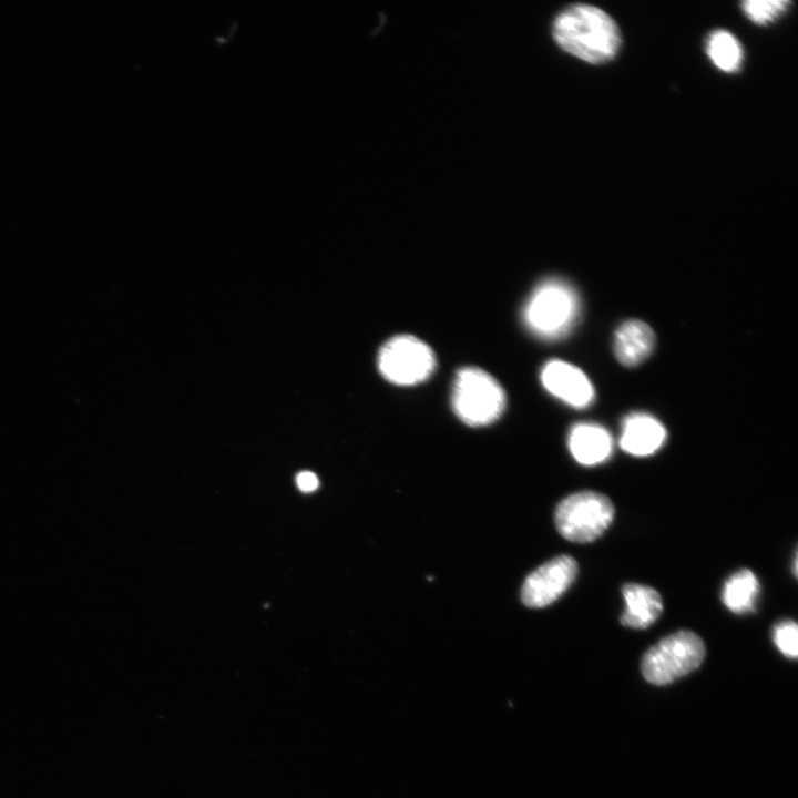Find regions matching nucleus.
Instances as JSON below:
<instances>
[{
	"instance_id": "f257e3e1",
	"label": "nucleus",
	"mask_w": 798,
	"mask_h": 798,
	"mask_svg": "<svg viewBox=\"0 0 798 798\" xmlns=\"http://www.w3.org/2000/svg\"><path fill=\"white\" fill-rule=\"evenodd\" d=\"M552 34L565 52L593 64L612 60L621 47L615 21L602 9L577 3L555 18Z\"/></svg>"
},
{
	"instance_id": "f03ea898",
	"label": "nucleus",
	"mask_w": 798,
	"mask_h": 798,
	"mask_svg": "<svg viewBox=\"0 0 798 798\" xmlns=\"http://www.w3.org/2000/svg\"><path fill=\"white\" fill-rule=\"evenodd\" d=\"M579 313L575 289L565 280L553 277L534 288L524 305L523 321L536 337L556 340L573 328Z\"/></svg>"
},
{
	"instance_id": "7ed1b4c3",
	"label": "nucleus",
	"mask_w": 798,
	"mask_h": 798,
	"mask_svg": "<svg viewBox=\"0 0 798 798\" xmlns=\"http://www.w3.org/2000/svg\"><path fill=\"white\" fill-rule=\"evenodd\" d=\"M505 407V393L487 371L466 367L457 372L452 388V408L468 426L482 427L494 422Z\"/></svg>"
},
{
	"instance_id": "20e7f679",
	"label": "nucleus",
	"mask_w": 798,
	"mask_h": 798,
	"mask_svg": "<svg viewBox=\"0 0 798 798\" xmlns=\"http://www.w3.org/2000/svg\"><path fill=\"white\" fill-rule=\"evenodd\" d=\"M705 654L702 637L681 630L663 637L644 654L641 671L648 683L666 685L697 669Z\"/></svg>"
},
{
	"instance_id": "39448f33",
	"label": "nucleus",
	"mask_w": 798,
	"mask_h": 798,
	"mask_svg": "<svg viewBox=\"0 0 798 798\" xmlns=\"http://www.w3.org/2000/svg\"><path fill=\"white\" fill-rule=\"evenodd\" d=\"M615 508L611 499L597 491L584 490L564 498L556 507L554 522L559 533L575 543L600 538L611 525Z\"/></svg>"
},
{
	"instance_id": "423d86ee",
	"label": "nucleus",
	"mask_w": 798,
	"mask_h": 798,
	"mask_svg": "<svg viewBox=\"0 0 798 798\" xmlns=\"http://www.w3.org/2000/svg\"><path fill=\"white\" fill-rule=\"evenodd\" d=\"M377 365L382 377L398 386L417 385L433 372L436 357L432 349L411 335H398L380 348Z\"/></svg>"
},
{
	"instance_id": "0eeeda50",
	"label": "nucleus",
	"mask_w": 798,
	"mask_h": 798,
	"mask_svg": "<svg viewBox=\"0 0 798 798\" xmlns=\"http://www.w3.org/2000/svg\"><path fill=\"white\" fill-rule=\"evenodd\" d=\"M577 563L570 555H559L533 571L523 582L524 605L541 608L556 601L574 582Z\"/></svg>"
},
{
	"instance_id": "6e6552de",
	"label": "nucleus",
	"mask_w": 798,
	"mask_h": 798,
	"mask_svg": "<svg viewBox=\"0 0 798 798\" xmlns=\"http://www.w3.org/2000/svg\"><path fill=\"white\" fill-rule=\"evenodd\" d=\"M541 381L551 395L574 408H585L594 399V388L590 379L567 361H548L542 368Z\"/></svg>"
},
{
	"instance_id": "1a4fd4ad",
	"label": "nucleus",
	"mask_w": 798,
	"mask_h": 798,
	"mask_svg": "<svg viewBox=\"0 0 798 798\" xmlns=\"http://www.w3.org/2000/svg\"><path fill=\"white\" fill-rule=\"evenodd\" d=\"M666 436V429L656 418L635 412L623 421L620 446L630 454L645 457L656 452Z\"/></svg>"
},
{
	"instance_id": "9d476101",
	"label": "nucleus",
	"mask_w": 798,
	"mask_h": 798,
	"mask_svg": "<svg viewBox=\"0 0 798 798\" xmlns=\"http://www.w3.org/2000/svg\"><path fill=\"white\" fill-rule=\"evenodd\" d=\"M625 600V611L621 616V624L625 627L643 630L651 626L663 612V601L659 593L638 583H626L622 587Z\"/></svg>"
},
{
	"instance_id": "9b49d317",
	"label": "nucleus",
	"mask_w": 798,
	"mask_h": 798,
	"mask_svg": "<svg viewBox=\"0 0 798 798\" xmlns=\"http://www.w3.org/2000/svg\"><path fill=\"white\" fill-rule=\"evenodd\" d=\"M613 441L602 426L582 422L575 424L569 434V449L573 458L583 466H595L607 460Z\"/></svg>"
},
{
	"instance_id": "f8f14e48",
	"label": "nucleus",
	"mask_w": 798,
	"mask_h": 798,
	"mask_svg": "<svg viewBox=\"0 0 798 798\" xmlns=\"http://www.w3.org/2000/svg\"><path fill=\"white\" fill-rule=\"evenodd\" d=\"M655 345V335L644 321L631 319L624 321L614 335V352L617 360L627 367L644 361Z\"/></svg>"
},
{
	"instance_id": "ddd939ff",
	"label": "nucleus",
	"mask_w": 798,
	"mask_h": 798,
	"mask_svg": "<svg viewBox=\"0 0 798 798\" xmlns=\"http://www.w3.org/2000/svg\"><path fill=\"white\" fill-rule=\"evenodd\" d=\"M758 593L759 583L756 575L748 569H741L726 580L722 600L733 613L744 614L754 610Z\"/></svg>"
},
{
	"instance_id": "4468645a",
	"label": "nucleus",
	"mask_w": 798,
	"mask_h": 798,
	"mask_svg": "<svg viewBox=\"0 0 798 798\" xmlns=\"http://www.w3.org/2000/svg\"><path fill=\"white\" fill-rule=\"evenodd\" d=\"M707 54L713 63L725 72L738 71L743 62V49L728 31L716 30L707 40Z\"/></svg>"
},
{
	"instance_id": "2eb2a0df",
	"label": "nucleus",
	"mask_w": 798,
	"mask_h": 798,
	"mask_svg": "<svg viewBox=\"0 0 798 798\" xmlns=\"http://www.w3.org/2000/svg\"><path fill=\"white\" fill-rule=\"evenodd\" d=\"M790 6L787 0H747L741 3L746 17L757 24H766L780 17Z\"/></svg>"
},
{
	"instance_id": "dca6fc26",
	"label": "nucleus",
	"mask_w": 798,
	"mask_h": 798,
	"mask_svg": "<svg viewBox=\"0 0 798 798\" xmlns=\"http://www.w3.org/2000/svg\"><path fill=\"white\" fill-rule=\"evenodd\" d=\"M774 642L778 649L787 657L796 658L798 655V627L794 621H782L774 628Z\"/></svg>"
},
{
	"instance_id": "f3484780",
	"label": "nucleus",
	"mask_w": 798,
	"mask_h": 798,
	"mask_svg": "<svg viewBox=\"0 0 798 798\" xmlns=\"http://www.w3.org/2000/svg\"><path fill=\"white\" fill-rule=\"evenodd\" d=\"M296 484L300 491L309 493L318 488L319 481L315 473L301 471L296 477Z\"/></svg>"
}]
</instances>
